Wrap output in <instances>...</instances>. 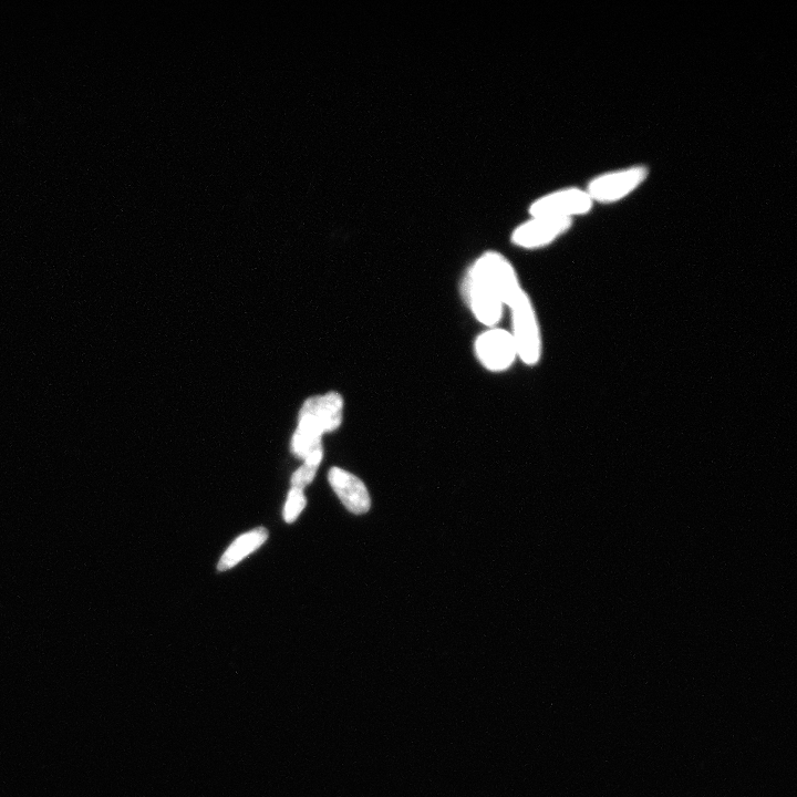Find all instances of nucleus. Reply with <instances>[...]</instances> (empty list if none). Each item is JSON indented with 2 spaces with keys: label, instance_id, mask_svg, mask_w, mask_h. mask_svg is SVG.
<instances>
[{
  "label": "nucleus",
  "instance_id": "f8f14e48",
  "mask_svg": "<svg viewBox=\"0 0 797 797\" xmlns=\"http://www.w3.org/2000/svg\"><path fill=\"white\" fill-rule=\"evenodd\" d=\"M306 503L303 490L293 488L289 491L284 511L285 521L288 524L294 523L305 509Z\"/></svg>",
  "mask_w": 797,
  "mask_h": 797
},
{
  "label": "nucleus",
  "instance_id": "0eeeda50",
  "mask_svg": "<svg viewBox=\"0 0 797 797\" xmlns=\"http://www.w3.org/2000/svg\"><path fill=\"white\" fill-rule=\"evenodd\" d=\"M646 178L645 168L609 173L593 180L588 186L587 194L592 201L616 202L633 192Z\"/></svg>",
  "mask_w": 797,
  "mask_h": 797
},
{
  "label": "nucleus",
  "instance_id": "39448f33",
  "mask_svg": "<svg viewBox=\"0 0 797 797\" xmlns=\"http://www.w3.org/2000/svg\"><path fill=\"white\" fill-rule=\"evenodd\" d=\"M593 201L586 192L576 189L563 190L544 196L530 207L532 217L550 219H572L574 215L586 214Z\"/></svg>",
  "mask_w": 797,
  "mask_h": 797
},
{
  "label": "nucleus",
  "instance_id": "20e7f679",
  "mask_svg": "<svg viewBox=\"0 0 797 797\" xmlns=\"http://www.w3.org/2000/svg\"><path fill=\"white\" fill-rule=\"evenodd\" d=\"M474 354L480 365L491 372L507 371L517 359L510 331L495 327L476 337Z\"/></svg>",
  "mask_w": 797,
  "mask_h": 797
},
{
  "label": "nucleus",
  "instance_id": "7ed1b4c3",
  "mask_svg": "<svg viewBox=\"0 0 797 797\" xmlns=\"http://www.w3.org/2000/svg\"><path fill=\"white\" fill-rule=\"evenodd\" d=\"M345 402L338 392L308 398L299 411L298 429L324 436L338 430L344 419Z\"/></svg>",
  "mask_w": 797,
  "mask_h": 797
},
{
  "label": "nucleus",
  "instance_id": "f03ea898",
  "mask_svg": "<svg viewBox=\"0 0 797 797\" xmlns=\"http://www.w3.org/2000/svg\"><path fill=\"white\" fill-rule=\"evenodd\" d=\"M510 309L517 358L526 366H536L543 353L542 334L532 300L524 289Z\"/></svg>",
  "mask_w": 797,
  "mask_h": 797
},
{
  "label": "nucleus",
  "instance_id": "6e6552de",
  "mask_svg": "<svg viewBox=\"0 0 797 797\" xmlns=\"http://www.w3.org/2000/svg\"><path fill=\"white\" fill-rule=\"evenodd\" d=\"M328 480L349 512L360 515L370 510V494L365 483L356 475L340 468H331Z\"/></svg>",
  "mask_w": 797,
  "mask_h": 797
},
{
  "label": "nucleus",
  "instance_id": "9d476101",
  "mask_svg": "<svg viewBox=\"0 0 797 797\" xmlns=\"http://www.w3.org/2000/svg\"><path fill=\"white\" fill-rule=\"evenodd\" d=\"M323 436L302 429H296L292 440V451L298 459L307 460L317 454H324Z\"/></svg>",
  "mask_w": 797,
  "mask_h": 797
},
{
  "label": "nucleus",
  "instance_id": "423d86ee",
  "mask_svg": "<svg viewBox=\"0 0 797 797\" xmlns=\"http://www.w3.org/2000/svg\"><path fill=\"white\" fill-rule=\"evenodd\" d=\"M572 226V219H550V217H533L532 220L516 227L512 234V243L525 250H534L553 243L556 238L566 233Z\"/></svg>",
  "mask_w": 797,
  "mask_h": 797
},
{
  "label": "nucleus",
  "instance_id": "f257e3e1",
  "mask_svg": "<svg viewBox=\"0 0 797 797\" xmlns=\"http://www.w3.org/2000/svg\"><path fill=\"white\" fill-rule=\"evenodd\" d=\"M462 296L482 325L494 328L501 322L504 307H511L523 292L514 266L498 252H486L465 273Z\"/></svg>",
  "mask_w": 797,
  "mask_h": 797
},
{
  "label": "nucleus",
  "instance_id": "9b49d317",
  "mask_svg": "<svg viewBox=\"0 0 797 797\" xmlns=\"http://www.w3.org/2000/svg\"><path fill=\"white\" fill-rule=\"evenodd\" d=\"M324 454L314 455V457L305 460L303 467H300L292 478L293 488L304 490L307 485L312 483L315 479L318 467L322 463Z\"/></svg>",
  "mask_w": 797,
  "mask_h": 797
},
{
  "label": "nucleus",
  "instance_id": "1a4fd4ad",
  "mask_svg": "<svg viewBox=\"0 0 797 797\" xmlns=\"http://www.w3.org/2000/svg\"><path fill=\"white\" fill-rule=\"evenodd\" d=\"M268 538V531L265 527H258L240 537L229 547L222 556L217 569L220 572L229 571L244 558L260 548Z\"/></svg>",
  "mask_w": 797,
  "mask_h": 797
}]
</instances>
